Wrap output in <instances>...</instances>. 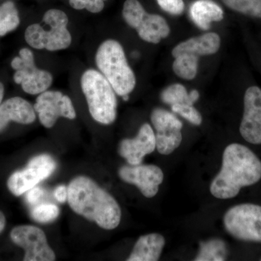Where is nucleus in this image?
Instances as JSON below:
<instances>
[{"label": "nucleus", "instance_id": "26", "mask_svg": "<svg viewBox=\"0 0 261 261\" xmlns=\"http://www.w3.org/2000/svg\"><path fill=\"white\" fill-rule=\"evenodd\" d=\"M171 110L174 113L180 115L182 118L195 126L202 123V118L200 112L193 106L188 104H176L171 106Z\"/></svg>", "mask_w": 261, "mask_h": 261}, {"label": "nucleus", "instance_id": "20", "mask_svg": "<svg viewBox=\"0 0 261 261\" xmlns=\"http://www.w3.org/2000/svg\"><path fill=\"white\" fill-rule=\"evenodd\" d=\"M174 58L173 70L175 74L185 80H194L198 70L199 57L184 53Z\"/></svg>", "mask_w": 261, "mask_h": 261}, {"label": "nucleus", "instance_id": "10", "mask_svg": "<svg viewBox=\"0 0 261 261\" xmlns=\"http://www.w3.org/2000/svg\"><path fill=\"white\" fill-rule=\"evenodd\" d=\"M10 238L15 245L25 250L23 260H56V254L48 245L45 233L37 226H16L12 230Z\"/></svg>", "mask_w": 261, "mask_h": 261}, {"label": "nucleus", "instance_id": "17", "mask_svg": "<svg viewBox=\"0 0 261 261\" xmlns=\"http://www.w3.org/2000/svg\"><path fill=\"white\" fill-rule=\"evenodd\" d=\"M221 47L219 34L208 32L199 37H192L177 44L172 50L173 58L184 53L197 57L211 56L217 53Z\"/></svg>", "mask_w": 261, "mask_h": 261}, {"label": "nucleus", "instance_id": "2", "mask_svg": "<svg viewBox=\"0 0 261 261\" xmlns=\"http://www.w3.org/2000/svg\"><path fill=\"white\" fill-rule=\"evenodd\" d=\"M68 203L75 214L106 230L118 227L121 211L117 201L89 177L73 178L68 187Z\"/></svg>", "mask_w": 261, "mask_h": 261}, {"label": "nucleus", "instance_id": "29", "mask_svg": "<svg viewBox=\"0 0 261 261\" xmlns=\"http://www.w3.org/2000/svg\"><path fill=\"white\" fill-rule=\"evenodd\" d=\"M44 191L40 187H34L27 192L25 200L31 206H35L42 200Z\"/></svg>", "mask_w": 261, "mask_h": 261}, {"label": "nucleus", "instance_id": "11", "mask_svg": "<svg viewBox=\"0 0 261 261\" xmlns=\"http://www.w3.org/2000/svg\"><path fill=\"white\" fill-rule=\"evenodd\" d=\"M151 121L155 129L156 148L159 153H172L181 145L183 123L173 113L162 108L152 111Z\"/></svg>", "mask_w": 261, "mask_h": 261}, {"label": "nucleus", "instance_id": "23", "mask_svg": "<svg viewBox=\"0 0 261 261\" xmlns=\"http://www.w3.org/2000/svg\"><path fill=\"white\" fill-rule=\"evenodd\" d=\"M161 100L166 104L173 106L176 104L191 105L189 92L186 87L180 84H171L166 87L161 94Z\"/></svg>", "mask_w": 261, "mask_h": 261}, {"label": "nucleus", "instance_id": "32", "mask_svg": "<svg viewBox=\"0 0 261 261\" xmlns=\"http://www.w3.org/2000/svg\"><path fill=\"white\" fill-rule=\"evenodd\" d=\"M5 224H6V219H5V215L0 211V233L4 230Z\"/></svg>", "mask_w": 261, "mask_h": 261}, {"label": "nucleus", "instance_id": "33", "mask_svg": "<svg viewBox=\"0 0 261 261\" xmlns=\"http://www.w3.org/2000/svg\"><path fill=\"white\" fill-rule=\"evenodd\" d=\"M5 88L3 84L0 82V105L3 102V97H4Z\"/></svg>", "mask_w": 261, "mask_h": 261}, {"label": "nucleus", "instance_id": "34", "mask_svg": "<svg viewBox=\"0 0 261 261\" xmlns=\"http://www.w3.org/2000/svg\"><path fill=\"white\" fill-rule=\"evenodd\" d=\"M123 99H124V100H128V95H125V96H123Z\"/></svg>", "mask_w": 261, "mask_h": 261}, {"label": "nucleus", "instance_id": "25", "mask_svg": "<svg viewBox=\"0 0 261 261\" xmlns=\"http://www.w3.org/2000/svg\"><path fill=\"white\" fill-rule=\"evenodd\" d=\"M59 213L58 206L44 203L34 206L31 211V216L37 222L47 224L55 221L59 216Z\"/></svg>", "mask_w": 261, "mask_h": 261}, {"label": "nucleus", "instance_id": "6", "mask_svg": "<svg viewBox=\"0 0 261 261\" xmlns=\"http://www.w3.org/2000/svg\"><path fill=\"white\" fill-rule=\"evenodd\" d=\"M122 14L126 23L135 29L139 37L145 42L159 44L171 32L166 19L147 13L138 0H126Z\"/></svg>", "mask_w": 261, "mask_h": 261}, {"label": "nucleus", "instance_id": "22", "mask_svg": "<svg viewBox=\"0 0 261 261\" xmlns=\"http://www.w3.org/2000/svg\"><path fill=\"white\" fill-rule=\"evenodd\" d=\"M20 25V17L14 3L7 1L0 5V37L13 32Z\"/></svg>", "mask_w": 261, "mask_h": 261}, {"label": "nucleus", "instance_id": "14", "mask_svg": "<svg viewBox=\"0 0 261 261\" xmlns=\"http://www.w3.org/2000/svg\"><path fill=\"white\" fill-rule=\"evenodd\" d=\"M240 132L247 142L261 144V89L251 87L244 97V113Z\"/></svg>", "mask_w": 261, "mask_h": 261}, {"label": "nucleus", "instance_id": "15", "mask_svg": "<svg viewBox=\"0 0 261 261\" xmlns=\"http://www.w3.org/2000/svg\"><path fill=\"white\" fill-rule=\"evenodd\" d=\"M156 148L155 135L149 123H144L134 139H125L119 145V154L130 166L140 165L147 154Z\"/></svg>", "mask_w": 261, "mask_h": 261}, {"label": "nucleus", "instance_id": "28", "mask_svg": "<svg viewBox=\"0 0 261 261\" xmlns=\"http://www.w3.org/2000/svg\"><path fill=\"white\" fill-rule=\"evenodd\" d=\"M161 9L173 15H180L185 10L183 0H156Z\"/></svg>", "mask_w": 261, "mask_h": 261}, {"label": "nucleus", "instance_id": "8", "mask_svg": "<svg viewBox=\"0 0 261 261\" xmlns=\"http://www.w3.org/2000/svg\"><path fill=\"white\" fill-rule=\"evenodd\" d=\"M11 67L15 70L13 79L20 84L25 93L39 94L50 87L53 82V75L45 70L39 69L35 64L32 51L23 48L19 56L11 62Z\"/></svg>", "mask_w": 261, "mask_h": 261}, {"label": "nucleus", "instance_id": "5", "mask_svg": "<svg viewBox=\"0 0 261 261\" xmlns=\"http://www.w3.org/2000/svg\"><path fill=\"white\" fill-rule=\"evenodd\" d=\"M81 86L93 119L104 125L116 121V92L106 77L97 70H87L81 78Z\"/></svg>", "mask_w": 261, "mask_h": 261}, {"label": "nucleus", "instance_id": "3", "mask_svg": "<svg viewBox=\"0 0 261 261\" xmlns=\"http://www.w3.org/2000/svg\"><path fill=\"white\" fill-rule=\"evenodd\" d=\"M95 61L98 69L118 95H128L135 89L137 84L135 73L118 41L108 39L103 42L96 53Z\"/></svg>", "mask_w": 261, "mask_h": 261}, {"label": "nucleus", "instance_id": "35", "mask_svg": "<svg viewBox=\"0 0 261 261\" xmlns=\"http://www.w3.org/2000/svg\"><path fill=\"white\" fill-rule=\"evenodd\" d=\"M260 260H261V258H260Z\"/></svg>", "mask_w": 261, "mask_h": 261}, {"label": "nucleus", "instance_id": "4", "mask_svg": "<svg viewBox=\"0 0 261 261\" xmlns=\"http://www.w3.org/2000/svg\"><path fill=\"white\" fill-rule=\"evenodd\" d=\"M68 18L61 10H47L41 23L32 24L25 29L27 44L37 49L55 51L69 47L71 34L68 29Z\"/></svg>", "mask_w": 261, "mask_h": 261}, {"label": "nucleus", "instance_id": "24", "mask_svg": "<svg viewBox=\"0 0 261 261\" xmlns=\"http://www.w3.org/2000/svg\"><path fill=\"white\" fill-rule=\"evenodd\" d=\"M231 10L261 18V0H221Z\"/></svg>", "mask_w": 261, "mask_h": 261}, {"label": "nucleus", "instance_id": "27", "mask_svg": "<svg viewBox=\"0 0 261 261\" xmlns=\"http://www.w3.org/2000/svg\"><path fill=\"white\" fill-rule=\"evenodd\" d=\"M106 0H69V4L73 9L87 10L92 13H98L104 9Z\"/></svg>", "mask_w": 261, "mask_h": 261}, {"label": "nucleus", "instance_id": "18", "mask_svg": "<svg viewBox=\"0 0 261 261\" xmlns=\"http://www.w3.org/2000/svg\"><path fill=\"white\" fill-rule=\"evenodd\" d=\"M166 244L164 237L153 233L140 237L136 243L128 261H157Z\"/></svg>", "mask_w": 261, "mask_h": 261}, {"label": "nucleus", "instance_id": "16", "mask_svg": "<svg viewBox=\"0 0 261 261\" xmlns=\"http://www.w3.org/2000/svg\"><path fill=\"white\" fill-rule=\"evenodd\" d=\"M36 111L31 103L19 97L10 98L0 105V132L10 121L30 124L36 120Z\"/></svg>", "mask_w": 261, "mask_h": 261}, {"label": "nucleus", "instance_id": "12", "mask_svg": "<svg viewBox=\"0 0 261 261\" xmlns=\"http://www.w3.org/2000/svg\"><path fill=\"white\" fill-rule=\"evenodd\" d=\"M39 121L45 127L54 126L60 117L75 119L76 112L71 99L58 91H45L39 94L34 106Z\"/></svg>", "mask_w": 261, "mask_h": 261}, {"label": "nucleus", "instance_id": "1", "mask_svg": "<svg viewBox=\"0 0 261 261\" xmlns=\"http://www.w3.org/2000/svg\"><path fill=\"white\" fill-rule=\"evenodd\" d=\"M261 178V161L248 147L233 143L223 154L222 167L211 183L210 191L216 198L231 199L243 187L251 186Z\"/></svg>", "mask_w": 261, "mask_h": 261}, {"label": "nucleus", "instance_id": "30", "mask_svg": "<svg viewBox=\"0 0 261 261\" xmlns=\"http://www.w3.org/2000/svg\"><path fill=\"white\" fill-rule=\"evenodd\" d=\"M55 197L58 202H65V201L68 200V188L64 185H61L58 186L55 190L54 192Z\"/></svg>", "mask_w": 261, "mask_h": 261}, {"label": "nucleus", "instance_id": "13", "mask_svg": "<svg viewBox=\"0 0 261 261\" xmlns=\"http://www.w3.org/2000/svg\"><path fill=\"white\" fill-rule=\"evenodd\" d=\"M118 173L123 181L136 185L147 198L157 195L164 178L162 170L154 165L123 166Z\"/></svg>", "mask_w": 261, "mask_h": 261}, {"label": "nucleus", "instance_id": "21", "mask_svg": "<svg viewBox=\"0 0 261 261\" xmlns=\"http://www.w3.org/2000/svg\"><path fill=\"white\" fill-rule=\"evenodd\" d=\"M227 248L226 243L220 239H213L200 243V250L195 261H222L226 260Z\"/></svg>", "mask_w": 261, "mask_h": 261}, {"label": "nucleus", "instance_id": "31", "mask_svg": "<svg viewBox=\"0 0 261 261\" xmlns=\"http://www.w3.org/2000/svg\"><path fill=\"white\" fill-rule=\"evenodd\" d=\"M189 97H190V102L193 105L194 103L198 100L199 97H200V93H199L198 91L193 89L189 93Z\"/></svg>", "mask_w": 261, "mask_h": 261}, {"label": "nucleus", "instance_id": "7", "mask_svg": "<svg viewBox=\"0 0 261 261\" xmlns=\"http://www.w3.org/2000/svg\"><path fill=\"white\" fill-rule=\"evenodd\" d=\"M224 223L233 238L261 243V206L250 203L233 206L225 214Z\"/></svg>", "mask_w": 261, "mask_h": 261}, {"label": "nucleus", "instance_id": "19", "mask_svg": "<svg viewBox=\"0 0 261 261\" xmlns=\"http://www.w3.org/2000/svg\"><path fill=\"white\" fill-rule=\"evenodd\" d=\"M192 21L202 30H209L213 22L224 18V10L213 0H196L190 10Z\"/></svg>", "mask_w": 261, "mask_h": 261}, {"label": "nucleus", "instance_id": "9", "mask_svg": "<svg viewBox=\"0 0 261 261\" xmlns=\"http://www.w3.org/2000/svg\"><path fill=\"white\" fill-rule=\"evenodd\" d=\"M57 166L55 160L49 154L33 158L27 167L13 173L8 180V189L15 196L23 195L37 184L49 177Z\"/></svg>", "mask_w": 261, "mask_h": 261}]
</instances>
